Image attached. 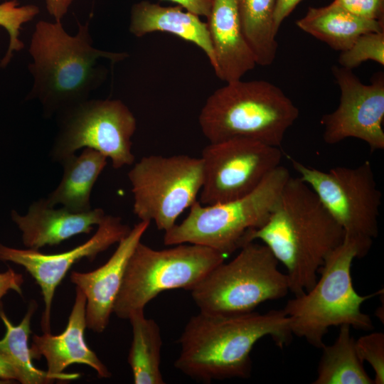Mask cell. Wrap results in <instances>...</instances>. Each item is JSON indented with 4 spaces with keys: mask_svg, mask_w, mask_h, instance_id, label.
I'll list each match as a JSON object with an SVG mask.
<instances>
[{
    "mask_svg": "<svg viewBox=\"0 0 384 384\" xmlns=\"http://www.w3.org/2000/svg\"><path fill=\"white\" fill-rule=\"evenodd\" d=\"M343 238L312 189L290 176L267 220L250 231L243 245L259 240L267 246L285 267L289 292L298 296L315 284L326 258Z\"/></svg>",
    "mask_w": 384,
    "mask_h": 384,
    "instance_id": "cell-1",
    "label": "cell"
},
{
    "mask_svg": "<svg viewBox=\"0 0 384 384\" xmlns=\"http://www.w3.org/2000/svg\"><path fill=\"white\" fill-rule=\"evenodd\" d=\"M267 336L280 348L290 341L289 321L282 309L234 315L200 311L189 319L181 334V351L174 366L203 382L248 378L252 349Z\"/></svg>",
    "mask_w": 384,
    "mask_h": 384,
    "instance_id": "cell-2",
    "label": "cell"
},
{
    "mask_svg": "<svg viewBox=\"0 0 384 384\" xmlns=\"http://www.w3.org/2000/svg\"><path fill=\"white\" fill-rule=\"evenodd\" d=\"M78 23V33L70 36L60 21H40L32 35L29 52L33 62L28 69L33 85L29 96L38 100L48 116L88 100L106 76L97 65L99 58L114 63L128 56L94 48L89 23Z\"/></svg>",
    "mask_w": 384,
    "mask_h": 384,
    "instance_id": "cell-3",
    "label": "cell"
},
{
    "mask_svg": "<svg viewBox=\"0 0 384 384\" xmlns=\"http://www.w3.org/2000/svg\"><path fill=\"white\" fill-rule=\"evenodd\" d=\"M372 242L344 234L343 241L321 267L315 284L289 300L282 309L292 335L321 348L330 327L348 325L364 331L373 328L370 317L361 311V305L382 291L364 296L358 294L351 274L353 261L363 257Z\"/></svg>",
    "mask_w": 384,
    "mask_h": 384,
    "instance_id": "cell-4",
    "label": "cell"
},
{
    "mask_svg": "<svg viewBox=\"0 0 384 384\" xmlns=\"http://www.w3.org/2000/svg\"><path fill=\"white\" fill-rule=\"evenodd\" d=\"M299 113L291 99L273 83L240 79L215 90L198 121L209 143L246 139L280 148Z\"/></svg>",
    "mask_w": 384,
    "mask_h": 384,
    "instance_id": "cell-5",
    "label": "cell"
},
{
    "mask_svg": "<svg viewBox=\"0 0 384 384\" xmlns=\"http://www.w3.org/2000/svg\"><path fill=\"white\" fill-rule=\"evenodd\" d=\"M290 176L289 170L279 165L244 196L208 206L196 201L181 223L164 232V243L196 244L225 256L231 254L243 245L250 231L265 223Z\"/></svg>",
    "mask_w": 384,
    "mask_h": 384,
    "instance_id": "cell-6",
    "label": "cell"
},
{
    "mask_svg": "<svg viewBox=\"0 0 384 384\" xmlns=\"http://www.w3.org/2000/svg\"><path fill=\"white\" fill-rule=\"evenodd\" d=\"M264 244L243 245L230 262L213 268L193 289L200 311L234 315L254 311L262 303L285 297L289 292L286 273Z\"/></svg>",
    "mask_w": 384,
    "mask_h": 384,
    "instance_id": "cell-7",
    "label": "cell"
},
{
    "mask_svg": "<svg viewBox=\"0 0 384 384\" xmlns=\"http://www.w3.org/2000/svg\"><path fill=\"white\" fill-rule=\"evenodd\" d=\"M224 260L220 252L199 245L155 250L140 241L127 263L113 313L128 319L162 292L191 290Z\"/></svg>",
    "mask_w": 384,
    "mask_h": 384,
    "instance_id": "cell-8",
    "label": "cell"
},
{
    "mask_svg": "<svg viewBox=\"0 0 384 384\" xmlns=\"http://www.w3.org/2000/svg\"><path fill=\"white\" fill-rule=\"evenodd\" d=\"M133 212L164 232L197 201L203 182L201 157L185 154L142 157L128 173Z\"/></svg>",
    "mask_w": 384,
    "mask_h": 384,
    "instance_id": "cell-9",
    "label": "cell"
},
{
    "mask_svg": "<svg viewBox=\"0 0 384 384\" xmlns=\"http://www.w3.org/2000/svg\"><path fill=\"white\" fill-rule=\"evenodd\" d=\"M59 130L51 150L61 163L81 148L95 149L119 169L134 162L132 137L136 118L119 100H87L59 114Z\"/></svg>",
    "mask_w": 384,
    "mask_h": 384,
    "instance_id": "cell-10",
    "label": "cell"
},
{
    "mask_svg": "<svg viewBox=\"0 0 384 384\" xmlns=\"http://www.w3.org/2000/svg\"><path fill=\"white\" fill-rule=\"evenodd\" d=\"M290 160L298 177L312 189L344 234L373 242L378 233L382 194L369 161L324 171Z\"/></svg>",
    "mask_w": 384,
    "mask_h": 384,
    "instance_id": "cell-11",
    "label": "cell"
},
{
    "mask_svg": "<svg viewBox=\"0 0 384 384\" xmlns=\"http://www.w3.org/2000/svg\"><path fill=\"white\" fill-rule=\"evenodd\" d=\"M279 147L246 139L209 143L201 153L202 205H213L247 195L280 165Z\"/></svg>",
    "mask_w": 384,
    "mask_h": 384,
    "instance_id": "cell-12",
    "label": "cell"
},
{
    "mask_svg": "<svg viewBox=\"0 0 384 384\" xmlns=\"http://www.w3.org/2000/svg\"><path fill=\"white\" fill-rule=\"evenodd\" d=\"M352 70L334 66L333 73L340 90L338 107L324 115L323 139L335 144L347 138L366 142L371 151L384 149V78L363 84Z\"/></svg>",
    "mask_w": 384,
    "mask_h": 384,
    "instance_id": "cell-13",
    "label": "cell"
},
{
    "mask_svg": "<svg viewBox=\"0 0 384 384\" xmlns=\"http://www.w3.org/2000/svg\"><path fill=\"white\" fill-rule=\"evenodd\" d=\"M130 230L131 228L119 217L106 215L89 240L61 253L44 254L38 250L18 249L0 243V261L22 266L41 288L44 302L41 320L43 333H51L50 313L55 292L71 267L83 258L92 261L98 254L118 243Z\"/></svg>",
    "mask_w": 384,
    "mask_h": 384,
    "instance_id": "cell-14",
    "label": "cell"
},
{
    "mask_svg": "<svg viewBox=\"0 0 384 384\" xmlns=\"http://www.w3.org/2000/svg\"><path fill=\"white\" fill-rule=\"evenodd\" d=\"M149 224L150 222L140 220L134 225L102 266L87 272H71L70 282L86 297V324L90 330L101 333L108 326L128 260Z\"/></svg>",
    "mask_w": 384,
    "mask_h": 384,
    "instance_id": "cell-15",
    "label": "cell"
},
{
    "mask_svg": "<svg viewBox=\"0 0 384 384\" xmlns=\"http://www.w3.org/2000/svg\"><path fill=\"white\" fill-rule=\"evenodd\" d=\"M86 297L78 287L75 302L68 317L67 326L58 335L43 333L33 335L30 348L33 359L42 356L47 363V371L58 381H71L80 377L79 373H65L73 364H84L94 369L99 378L111 376L107 367L87 344L85 339L86 324Z\"/></svg>",
    "mask_w": 384,
    "mask_h": 384,
    "instance_id": "cell-16",
    "label": "cell"
},
{
    "mask_svg": "<svg viewBox=\"0 0 384 384\" xmlns=\"http://www.w3.org/2000/svg\"><path fill=\"white\" fill-rule=\"evenodd\" d=\"M105 215L102 208L81 213L64 207L55 209L45 198L32 203L24 215L14 210L11 213L13 222L22 233L23 245L33 250L59 245L76 235L88 234Z\"/></svg>",
    "mask_w": 384,
    "mask_h": 384,
    "instance_id": "cell-17",
    "label": "cell"
},
{
    "mask_svg": "<svg viewBox=\"0 0 384 384\" xmlns=\"http://www.w3.org/2000/svg\"><path fill=\"white\" fill-rule=\"evenodd\" d=\"M215 75L226 82L240 80L257 65L243 34L236 0H212L207 17Z\"/></svg>",
    "mask_w": 384,
    "mask_h": 384,
    "instance_id": "cell-18",
    "label": "cell"
},
{
    "mask_svg": "<svg viewBox=\"0 0 384 384\" xmlns=\"http://www.w3.org/2000/svg\"><path fill=\"white\" fill-rule=\"evenodd\" d=\"M129 31L136 37L152 32L175 35L198 46L207 55L213 69L215 59L206 22L180 6H162L159 4L142 1L131 10Z\"/></svg>",
    "mask_w": 384,
    "mask_h": 384,
    "instance_id": "cell-19",
    "label": "cell"
},
{
    "mask_svg": "<svg viewBox=\"0 0 384 384\" xmlns=\"http://www.w3.org/2000/svg\"><path fill=\"white\" fill-rule=\"evenodd\" d=\"M297 26L341 52L348 49L362 34L384 31L383 21L356 16L334 1L326 6L310 7Z\"/></svg>",
    "mask_w": 384,
    "mask_h": 384,
    "instance_id": "cell-20",
    "label": "cell"
},
{
    "mask_svg": "<svg viewBox=\"0 0 384 384\" xmlns=\"http://www.w3.org/2000/svg\"><path fill=\"white\" fill-rule=\"evenodd\" d=\"M107 158L100 152L84 148L82 152L73 154L60 164L63 166L62 179L45 198L51 206L61 204L75 213L91 210L90 193L97 178L107 165Z\"/></svg>",
    "mask_w": 384,
    "mask_h": 384,
    "instance_id": "cell-21",
    "label": "cell"
},
{
    "mask_svg": "<svg viewBox=\"0 0 384 384\" xmlns=\"http://www.w3.org/2000/svg\"><path fill=\"white\" fill-rule=\"evenodd\" d=\"M132 341L127 361L135 384H163L161 372L162 338L158 324L144 316V310L133 311L128 317Z\"/></svg>",
    "mask_w": 384,
    "mask_h": 384,
    "instance_id": "cell-22",
    "label": "cell"
},
{
    "mask_svg": "<svg viewBox=\"0 0 384 384\" xmlns=\"http://www.w3.org/2000/svg\"><path fill=\"white\" fill-rule=\"evenodd\" d=\"M37 309V302L34 299L31 300L21 321L14 325L6 314L2 303L0 304V319L6 329L5 335L0 340V356L14 367L17 381L22 384H46L58 381L47 370L38 369L33 363L28 338L31 332L32 317Z\"/></svg>",
    "mask_w": 384,
    "mask_h": 384,
    "instance_id": "cell-23",
    "label": "cell"
},
{
    "mask_svg": "<svg viewBox=\"0 0 384 384\" xmlns=\"http://www.w3.org/2000/svg\"><path fill=\"white\" fill-rule=\"evenodd\" d=\"M351 326H340L336 341L324 345L314 384H373L358 358Z\"/></svg>",
    "mask_w": 384,
    "mask_h": 384,
    "instance_id": "cell-24",
    "label": "cell"
},
{
    "mask_svg": "<svg viewBox=\"0 0 384 384\" xmlns=\"http://www.w3.org/2000/svg\"><path fill=\"white\" fill-rule=\"evenodd\" d=\"M241 28L257 65H270L277 42L274 24L277 0H236Z\"/></svg>",
    "mask_w": 384,
    "mask_h": 384,
    "instance_id": "cell-25",
    "label": "cell"
},
{
    "mask_svg": "<svg viewBox=\"0 0 384 384\" xmlns=\"http://www.w3.org/2000/svg\"><path fill=\"white\" fill-rule=\"evenodd\" d=\"M39 13V9L35 5L18 6L16 0H11L0 4V26L4 27L9 36V45L5 56L2 58L0 66L5 67L10 61L13 52L23 48V43L18 36L21 26L32 20Z\"/></svg>",
    "mask_w": 384,
    "mask_h": 384,
    "instance_id": "cell-26",
    "label": "cell"
},
{
    "mask_svg": "<svg viewBox=\"0 0 384 384\" xmlns=\"http://www.w3.org/2000/svg\"><path fill=\"white\" fill-rule=\"evenodd\" d=\"M367 60L384 65V31L362 34L338 58L341 66L349 70Z\"/></svg>",
    "mask_w": 384,
    "mask_h": 384,
    "instance_id": "cell-27",
    "label": "cell"
},
{
    "mask_svg": "<svg viewBox=\"0 0 384 384\" xmlns=\"http://www.w3.org/2000/svg\"><path fill=\"white\" fill-rule=\"evenodd\" d=\"M355 348L362 362L368 363L374 372L373 382L384 383V334L373 332L355 341Z\"/></svg>",
    "mask_w": 384,
    "mask_h": 384,
    "instance_id": "cell-28",
    "label": "cell"
},
{
    "mask_svg": "<svg viewBox=\"0 0 384 384\" xmlns=\"http://www.w3.org/2000/svg\"><path fill=\"white\" fill-rule=\"evenodd\" d=\"M334 1L356 16L368 19L380 20L383 0H334Z\"/></svg>",
    "mask_w": 384,
    "mask_h": 384,
    "instance_id": "cell-29",
    "label": "cell"
},
{
    "mask_svg": "<svg viewBox=\"0 0 384 384\" xmlns=\"http://www.w3.org/2000/svg\"><path fill=\"white\" fill-rule=\"evenodd\" d=\"M24 279L22 274L9 267L4 272H0V304L1 299L9 292L14 291L23 295L22 285Z\"/></svg>",
    "mask_w": 384,
    "mask_h": 384,
    "instance_id": "cell-30",
    "label": "cell"
},
{
    "mask_svg": "<svg viewBox=\"0 0 384 384\" xmlns=\"http://www.w3.org/2000/svg\"><path fill=\"white\" fill-rule=\"evenodd\" d=\"M164 1V0H161ZM176 3L186 11L197 16H208L212 0H168Z\"/></svg>",
    "mask_w": 384,
    "mask_h": 384,
    "instance_id": "cell-31",
    "label": "cell"
},
{
    "mask_svg": "<svg viewBox=\"0 0 384 384\" xmlns=\"http://www.w3.org/2000/svg\"><path fill=\"white\" fill-rule=\"evenodd\" d=\"M302 0H277L274 12V24L277 32L282 21Z\"/></svg>",
    "mask_w": 384,
    "mask_h": 384,
    "instance_id": "cell-32",
    "label": "cell"
},
{
    "mask_svg": "<svg viewBox=\"0 0 384 384\" xmlns=\"http://www.w3.org/2000/svg\"><path fill=\"white\" fill-rule=\"evenodd\" d=\"M74 0H46V9L55 21H60Z\"/></svg>",
    "mask_w": 384,
    "mask_h": 384,
    "instance_id": "cell-33",
    "label": "cell"
},
{
    "mask_svg": "<svg viewBox=\"0 0 384 384\" xmlns=\"http://www.w3.org/2000/svg\"><path fill=\"white\" fill-rule=\"evenodd\" d=\"M0 378L14 381H17L18 379L14 367L1 356H0Z\"/></svg>",
    "mask_w": 384,
    "mask_h": 384,
    "instance_id": "cell-34",
    "label": "cell"
},
{
    "mask_svg": "<svg viewBox=\"0 0 384 384\" xmlns=\"http://www.w3.org/2000/svg\"><path fill=\"white\" fill-rule=\"evenodd\" d=\"M14 380H6L0 378V384H9V383H13Z\"/></svg>",
    "mask_w": 384,
    "mask_h": 384,
    "instance_id": "cell-35",
    "label": "cell"
}]
</instances>
